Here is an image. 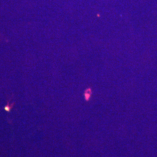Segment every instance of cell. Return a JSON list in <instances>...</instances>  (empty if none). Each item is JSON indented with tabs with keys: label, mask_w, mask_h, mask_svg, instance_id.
Segmentation results:
<instances>
[{
	"label": "cell",
	"mask_w": 157,
	"mask_h": 157,
	"mask_svg": "<svg viewBox=\"0 0 157 157\" xmlns=\"http://www.w3.org/2000/svg\"><path fill=\"white\" fill-rule=\"evenodd\" d=\"M90 92V90H87V91H85V93H84V98H85L87 101L90 99V93H89Z\"/></svg>",
	"instance_id": "6da1fadb"
}]
</instances>
